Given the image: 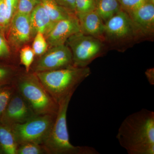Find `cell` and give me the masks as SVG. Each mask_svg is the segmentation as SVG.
<instances>
[{
	"instance_id": "6da1fadb",
	"label": "cell",
	"mask_w": 154,
	"mask_h": 154,
	"mask_svg": "<svg viewBox=\"0 0 154 154\" xmlns=\"http://www.w3.org/2000/svg\"><path fill=\"white\" fill-rule=\"evenodd\" d=\"M116 138L128 154H154L153 111L142 109L128 116L122 122Z\"/></svg>"
},
{
	"instance_id": "7a4b0ae2",
	"label": "cell",
	"mask_w": 154,
	"mask_h": 154,
	"mask_svg": "<svg viewBox=\"0 0 154 154\" xmlns=\"http://www.w3.org/2000/svg\"><path fill=\"white\" fill-rule=\"evenodd\" d=\"M54 100L58 104L75 91L91 74L89 67L73 66L65 68L35 73Z\"/></svg>"
},
{
	"instance_id": "3957f363",
	"label": "cell",
	"mask_w": 154,
	"mask_h": 154,
	"mask_svg": "<svg viewBox=\"0 0 154 154\" xmlns=\"http://www.w3.org/2000/svg\"><path fill=\"white\" fill-rule=\"evenodd\" d=\"M73 95L68 96L59 103L55 121L47 138L42 145L46 154H98L99 152L89 146H75L72 144L67 124V112Z\"/></svg>"
},
{
	"instance_id": "277c9868",
	"label": "cell",
	"mask_w": 154,
	"mask_h": 154,
	"mask_svg": "<svg viewBox=\"0 0 154 154\" xmlns=\"http://www.w3.org/2000/svg\"><path fill=\"white\" fill-rule=\"evenodd\" d=\"M16 91L28 102L36 115L56 116L59 105L51 96L36 73H21L13 83Z\"/></svg>"
},
{
	"instance_id": "5b68a950",
	"label": "cell",
	"mask_w": 154,
	"mask_h": 154,
	"mask_svg": "<svg viewBox=\"0 0 154 154\" xmlns=\"http://www.w3.org/2000/svg\"><path fill=\"white\" fill-rule=\"evenodd\" d=\"M56 115H37L25 123L11 127L18 144L33 143L42 145L51 130Z\"/></svg>"
},
{
	"instance_id": "8992f818",
	"label": "cell",
	"mask_w": 154,
	"mask_h": 154,
	"mask_svg": "<svg viewBox=\"0 0 154 154\" xmlns=\"http://www.w3.org/2000/svg\"><path fill=\"white\" fill-rule=\"evenodd\" d=\"M66 45L71 51L74 66L85 67L99 55L102 43L99 38L80 32L67 40Z\"/></svg>"
},
{
	"instance_id": "52a82bcc",
	"label": "cell",
	"mask_w": 154,
	"mask_h": 154,
	"mask_svg": "<svg viewBox=\"0 0 154 154\" xmlns=\"http://www.w3.org/2000/svg\"><path fill=\"white\" fill-rule=\"evenodd\" d=\"M72 66L71 51L65 44L50 48L33 63L30 69L33 72L37 73L55 70Z\"/></svg>"
},
{
	"instance_id": "ba28073f",
	"label": "cell",
	"mask_w": 154,
	"mask_h": 154,
	"mask_svg": "<svg viewBox=\"0 0 154 154\" xmlns=\"http://www.w3.org/2000/svg\"><path fill=\"white\" fill-rule=\"evenodd\" d=\"M36 116L28 102L16 90L1 117L0 123L11 127L25 123Z\"/></svg>"
},
{
	"instance_id": "9c48e42d",
	"label": "cell",
	"mask_w": 154,
	"mask_h": 154,
	"mask_svg": "<svg viewBox=\"0 0 154 154\" xmlns=\"http://www.w3.org/2000/svg\"><path fill=\"white\" fill-rule=\"evenodd\" d=\"M104 34L113 40L129 38L142 35L129 15L122 10L105 22Z\"/></svg>"
},
{
	"instance_id": "30bf717a",
	"label": "cell",
	"mask_w": 154,
	"mask_h": 154,
	"mask_svg": "<svg viewBox=\"0 0 154 154\" xmlns=\"http://www.w3.org/2000/svg\"><path fill=\"white\" fill-rule=\"evenodd\" d=\"M7 32L8 42L11 47L19 49L25 45L32 38L30 14L17 12Z\"/></svg>"
},
{
	"instance_id": "8fae6325",
	"label": "cell",
	"mask_w": 154,
	"mask_h": 154,
	"mask_svg": "<svg viewBox=\"0 0 154 154\" xmlns=\"http://www.w3.org/2000/svg\"><path fill=\"white\" fill-rule=\"evenodd\" d=\"M80 32L79 19L75 14L56 22L45 36L50 48L65 44L68 39Z\"/></svg>"
},
{
	"instance_id": "7c38bea8",
	"label": "cell",
	"mask_w": 154,
	"mask_h": 154,
	"mask_svg": "<svg viewBox=\"0 0 154 154\" xmlns=\"http://www.w3.org/2000/svg\"><path fill=\"white\" fill-rule=\"evenodd\" d=\"M128 14L142 35L154 33V1L144 4Z\"/></svg>"
},
{
	"instance_id": "4fadbf2b",
	"label": "cell",
	"mask_w": 154,
	"mask_h": 154,
	"mask_svg": "<svg viewBox=\"0 0 154 154\" xmlns=\"http://www.w3.org/2000/svg\"><path fill=\"white\" fill-rule=\"evenodd\" d=\"M76 16L81 32L99 38L104 35L105 23L96 11Z\"/></svg>"
},
{
	"instance_id": "5bb4252c",
	"label": "cell",
	"mask_w": 154,
	"mask_h": 154,
	"mask_svg": "<svg viewBox=\"0 0 154 154\" xmlns=\"http://www.w3.org/2000/svg\"><path fill=\"white\" fill-rule=\"evenodd\" d=\"M30 19L32 38L38 32L45 35L54 24L41 3L36 6L30 13Z\"/></svg>"
},
{
	"instance_id": "9a60e30c",
	"label": "cell",
	"mask_w": 154,
	"mask_h": 154,
	"mask_svg": "<svg viewBox=\"0 0 154 154\" xmlns=\"http://www.w3.org/2000/svg\"><path fill=\"white\" fill-rule=\"evenodd\" d=\"M18 146L11 128L0 123V152L5 154H17Z\"/></svg>"
},
{
	"instance_id": "2e32d148",
	"label": "cell",
	"mask_w": 154,
	"mask_h": 154,
	"mask_svg": "<svg viewBox=\"0 0 154 154\" xmlns=\"http://www.w3.org/2000/svg\"><path fill=\"white\" fill-rule=\"evenodd\" d=\"M122 10L118 0H98L95 11L104 23Z\"/></svg>"
},
{
	"instance_id": "e0dca14e",
	"label": "cell",
	"mask_w": 154,
	"mask_h": 154,
	"mask_svg": "<svg viewBox=\"0 0 154 154\" xmlns=\"http://www.w3.org/2000/svg\"><path fill=\"white\" fill-rule=\"evenodd\" d=\"M41 4L54 23L75 14L58 5L55 0H41Z\"/></svg>"
},
{
	"instance_id": "ac0fdd59",
	"label": "cell",
	"mask_w": 154,
	"mask_h": 154,
	"mask_svg": "<svg viewBox=\"0 0 154 154\" xmlns=\"http://www.w3.org/2000/svg\"><path fill=\"white\" fill-rule=\"evenodd\" d=\"M19 74L16 67L0 65V85L13 84Z\"/></svg>"
},
{
	"instance_id": "d6986e66",
	"label": "cell",
	"mask_w": 154,
	"mask_h": 154,
	"mask_svg": "<svg viewBox=\"0 0 154 154\" xmlns=\"http://www.w3.org/2000/svg\"><path fill=\"white\" fill-rule=\"evenodd\" d=\"M15 91L13 84L0 85V119Z\"/></svg>"
},
{
	"instance_id": "ffe728a7",
	"label": "cell",
	"mask_w": 154,
	"mask_h": 154,
	"mask_svg": "<svg viewBox=\"0 0 154 154\" xmlns=\"http://www.w3.org/2000/svg\"><path fill=\"white\" fill-rule=\"evenodd\" d=\"M35 54L32 47L28 45H24L21 48L19 54L20 61L25 68V72H29L33 63Z\"/></svg>"
},
{
	"instance_id": "44dd1931",
	"label": "cell",
	"mask_w": 154,
	"mask_h": 154,
	"mask_svg": "<svg viewBox=\"0 0 154 154\" xmlns=\"http://www.w3.org/2000/svg\"><path fill=\"white\" fill-rule=\"evenodd\" d=\"M48 45L45 36L40 32L36 33L34 37L32 49L35 55L38 57L44 54L48 50Z\"/></svg>"
},
{
	"instance_id": "7402d4cb",
	"label": "cell",
	"mask_w": 154,
	"mask_h": 154,
	"mask_svg": "<svg viewBox=\"0 0 154 154\" xmlns=\"http://www.w3.org/2000/svg\"><path fill=\"white\" fill-rule=\"evenodd\" d=\"M46 154V152L42 145L33 143H26L19 145L17 153V154Z\"/></svg>"
},
{
	"instance_id": "603a6c76",
	"label": "cell",
	"mask_w": 154,
	"mask_h": 154,
	"mask_svg": "<svg viewBox=\"0 0 154 154\" xmlns=\"http://www.w3.org/2000/svg\"><path fill=\"white\" fill-rule=\"evenodd\" d=\"M76 16L95 11L96 0H75Z\"/></svg>"
},
{
	"instance_id": "cb8c5ba5",
	"label": "cell",
	"mask_w": 154,
	"mask_h": 154,
	"mask_svg": "<svg viewBox=\"0 0 154 154\" xmlns=\"http://www.w3.org/2000/svg\"><path fill=\"white\" fill-rule=\"evenodd\" d=\"M122 10L128 14L131 13L139 7L154 0H118Z\"/></svg>"
},
{
	"instance_id": "d4e9b609",
	"label": "cell",
	"mask_w": 154,
	"mask_h": 154,
	"mask_svg": "<svg viewBox=\"0 0 154 154\" xmlns=\"http://www.w3.org/2000/svg\"><path fill=\"white\" fill-rule=\"evenodd\" d=\"M41 3V0H19L17 12L30 14L35 7Z\"/></svg>"
},
{
	"instance_id": "484cf974",
	"label": "cell",
	"mask_w": 154,
	"mask_h": 154,
	"mask_svg": "<svg viewBox=\"0 0 154 154\" xmlns=\"http://www.w3.org/2000/svg\"><path fill=\"white\" fill-rule=\"evenodd\" d=\"M11 57L10 45L5 37V33L0 31V58L9 59Z\"/></svg>"
},
{
	"instance_id": "4316f807",
	"label": "cell",
	"mask_w": 154,
	"mask_h": 154,
	"mask_svg": "<svg viewBox=\"0 0 154 154\" xmlns=\"http://www.w3.org/2000/svg\"><path fill=\"white\" fill-rule=\"evenodd\" d=\"M8 27L5 1L0 0V31L5 33L7 32Z\"/></svg>"
},
{
	"instance_id": "83f0119b",
	"label": "cell",
	"mask_w": 154,
	"mask_h": 154,
	"mask_svg": "<svg viewBox=\"0 0 154 154\" xmlns=\"http://www.w3.org/2000/svg\"><path fill=\"white\" fill-rule=\"evenodd\" d=\"M7 10V18L9 26L13 17L17 12L19 0H4Z\"/></svg>"
},
{
	"instance_id": "f1b7e54d",
	"label": "cell",
	"mask_w": 154,
	"mask_h": 154,
	"mask_svg": "<svg viewBox=\"0 0 154 154\" xmlns=\"http://www.w3.org/2000/svg\"><path fill=\"white\" fill-rule=\"evenodd\" d=\"M58 5L68 11L75 14V0H55Z\"/></svg>"
},
{
	"instance_id": "f546056e",
	"label": "cell",
	"mask_w": 154,
	"mask_h": 154,
	"mask_svg": "<svg viewBox=\"0 0 154 154\" xmlns=\"http://www.w3.org/2000/svg\"><path fill=\"white\" fill-rule=\"evenodd\" d=\"M145 74L149 83L152 85L154 84V70L153 68L148 69L145 72Z\"/></svg>"
},
{
	"instance_id": "4dcf8cb0",
	"label": "cell",
	"mask_w": 154,
	"mask_h": 154,
	"mask_svg": "<svg viewBox=\"0 0 154 154\" xmlns=\"http://www.w3.org/2000/svg\"><path fill=\"white\" fill-rule=\"evenodd\" d=\"M98 1V0H96V1Z\"/></svg>"
}]
</instances>
